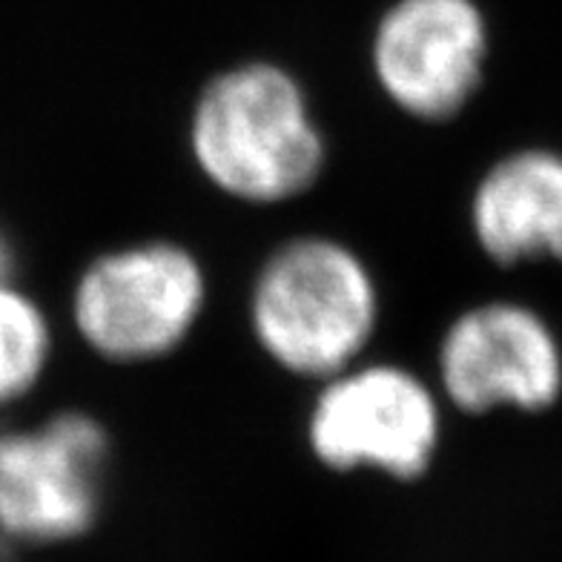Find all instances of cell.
<instances>
[{
	"instance_id": "obj_7",
	"label": "cell",
	"mask_w": 562,
	"mask_h": 562,
	"mask_svg": "<svg viewBox=\"0 0 562 562\" xmlns=\"http://www.w3.org/2000/svg\"><path fill=\"white\" fill-rule=\"evenodd\" d=\"M428 356L430 379L457 419L542 416L562 400V339L526 299L459 304L437 327Z\"/></svg>"
},
{
	"instance_id": "obj_9",
	"label": "cell",
	"mask_w": 562,
	"mask_h": 562,
	"mask_svg": "<svg viewBox=\"0 0 562 562\" xmlns=\"http://www.w3.org/2000/svg\"><path fill=\"white\" fill-rule=\"evenodd\" d=\"M67 350L58 307L30 281H0V419L44 402Z\"/></svg>"
},
{
	"instance_id": "obj_2",
	"label": "cell",
	"mask_w": 562,
	"mask_h": 562,
	"mask_svg": "<svg viewBox=\"0 0 562 562\" xmlns=\"http://www.w3.org/2000/svg\"><path fill=\"white\" fill-rule=\"evenodd\" d=\"M238 316L259 362L307 391L379 350L385 273L341 229H290L252 261Z\"/></svg>"
},
{
	"instance_id": "obj_6",
	"label": "cell",
	"mask_w": 562,
	"mask_h": 562,
	"mask_svg": "<svg viewBox=\"0 0 562 562\" xmlns=\"http://www.w3.org/2000/svg\"><path fill=\"white\" fill-rule=\"evenodd\" d=\"M362 60L370 92L393 119L442 133L488 89L494 26L480 0H387L368 26Z\"/></svg>"
},
{
	"instance_id": "obj_3",
	"label": "cell",
	"mask_w": 562,
	"mask_h": 562,
	"mask_svg": "<svg viewBox=\"0 0 562 562\" xmlns=\"http://www.w3.org/2000/svg\"><path fill=\"white\" fill-rule=\"evenodd\" d=\"M64 339L98 368L149 373L193 350L215 307V273L190 238L149 229L95 245L60 281Z\"/></svg>"
},
{
	"instance_id": "obj_8",
	"label": "cell",
	"mask_w": 562,
	"mask_h": 562,
	"mask_svg": "<svg viewBox=\"0 0 562 562\" xmlns=\"http://www.w3.org/2000/svg\"><path fill=\"white\" fill-rule=\"evenodd\" d=\"M462 227L496 270L562 265V149L519 144L485 161L468 184Z\"/></svg>"
},
{
	"instance_id": "obj_4",
	"label": "cell",
	"mask_w": 562,
	"mask_h": 562,
	"mask_svg": "<svg viewBox=\"0 0 562 562\" xmlns=\"http://www.w3.org/2000/svg\"><path fill=\"white\" fill-rule=\"evenodd\" d=\"M451 419L428 368L376 350L307 387L299 451L327 480L419 488L442 468Z\"/></svg>"
},
{
	"instance_id": "obj_1",
	"label": "cell",
	"mask_w": 562,
	"mask_h": 562,
	"mask_svg": "<svg viewBox=\"0 0 562 562\" xmlns=\"http://www.w3.org/2000/svg\"><path fill=\"white\" fill-rule=\"evenodd\" d=\"M178 144L187 170L241 213H288L327 187L336 138L307 75L270 53L227 58L187 95Z\"/></svg>"
},
{
	"instance_id": "obj_5",
	"label": "cell",
	"mask_w": 562,
	"mask_h": 562,
	"mask_svg": "<svg viewBox=\"0 0 562 562\" xmlns=\"http://www.w3.org/2000/svg\"><path fill=\"white\" fill-rule=\"evenodd\" d=\"M121 474L119 430L87 402L46 396L0 419V537L69 548L104 526Z\"/></svg>"
}]
</instances>
